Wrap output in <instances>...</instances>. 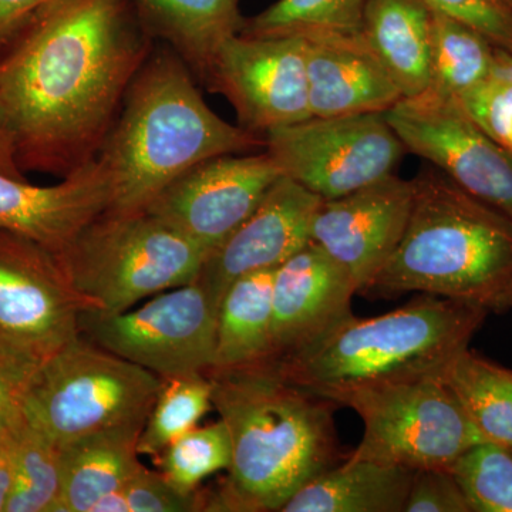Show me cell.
<instances>
[{
    "mask_svg": "<svg viewBox=\"0 0 512 512\" xmlns=\"http://www.w3.org/2000/svg\"><path fill=\"white\" fill-rule=\"evenodd\" d=\"M404 512H471V508L448 468H426L414 471Z\"/></svg>",
    "mask_w": 512,
    "mask_h": 512,
    "instance_id": "obj_35",
    "label": "cell"
},
{
    "mask_svg": "<svg viewBox=\"0 0 512 512\" xmlns=\"http://www.w3.org/2000/svg\"><path fill=\"white\" fill-rule=\"evenodd\" d=\"M384 114L407 151L512 221V154L484 133L456 100L423 93L400 100Z\"/></svg>",
    "mask_w": 512,
    "mask_h": 512,
    "instance_id": "obj_12",
    "label": "cell"
},
{
    "mask_svg": "<svg viewBox=\"0 0 512 512\" xmlns=\"http://www.w3.org/2000/svg\"><path fill=\"white\" fill-rule=\"evenodd\" d=\"M431 9L477 30L512 55V9L503 0H424Z\"/></svg>",
    "mask_w": 512,
    "mask_h": 512,
    "instance_id": "obj_34",
    "label": "cell"
},
{
    "mask_svg": "<svg viewBox=\"0 0 512 512\" xmlns=\"http://www.w3.org/2000/svg\"><path fill=\"white\" fill-rule=\"evenodd\" d=\"M13 483H15V468H13L8 441V450H6L5 456L0 460V512H5L6 510L10 494H12Z\"/></svg>",
    "mask_w": 512,
    "mask_h": 512,
    "instance_id": "obj_39",
    "label": "cell"
},
{
    "mask_svg": "<svg viewBox=\"0 0 512 512\" xmlns=\"http://www.w3.org/2000/svg\"><path fill=\"white\" fill-rule=\"evenodd\" d=\"M160 473L184 493H194L212 474L228 471L232 444L227 426L217 423L194 429L174 440L157 457Z\"/></svg>",
    "mask_w": 512,
    "mask_h": 512,
    "instance_id": "obj_30",
    "label": "cell"
},
{
    "mask_svg": "<svg viewBox=\"0 0 512 512\" xmlns=\"http://www.w3.org/2000/svg\"><path fill=\"white\" fill-rule=\"evenodd\" d=\"M302 37L312 117L386 113L403 100L362 33Z\"/></svg>",
    "mask_w": 512,
    "mask_h": 512,
    "instance_id": "obj_19",
    "label": "cell"
},
{
    "mask_svg": "<svg viewBox=\"0 0 512 512\" xmlns=\"http://www.w3.org/2000/svg\"><path fill=\"white\" fill-rule=\"evenodd\" d=\"M412 202V180L396 174L323 200L312 220L311 241L348 274L359 295L399 245Z\"/></svg>",
    "mask_w": 512,
    "mask_h": 512,
    "instance_id": "obj_15",
    "label": "cell"
},
{
    "mask_svg": "<svg viewBox=\"0 0 512 512\" xmlns=\"http://www.w3.org/2000/svg\"><path fill=\"white\" fill-rule=\"evenodd\" d=\"M8 431L0 434V460H2L3 456H5L6 450H8Z\"/></svg>",
    "mask_w": 512,
    "mask_h": 512,
    "instance_id": "obj_41",
    "label": "cell"
},
{
    "mask_svg": "<svg viewBox=\"0 0 512 512\" xmlns=\"http://www.w3.org/2000/svg\"><path fill=\"white\" fill-rule=\"evenodd\" d=\"M487 308L423 295L375 318L350 315L301 348L275 357L285 379L338 406L360 387L437 375L468 348Z\"/></svg>",
    "mask_w": 512,
    "mask_h": 512,
    "instance_id": "obj_5",
    "label": "cell"
},
{
    "mask_svg": "<svg viewBox=\"0 0 512 512\" xmlns=\"http://www.w3.org/2000/svg\"><path fill=\"white\" fill-rule=\"evenodd\" d=\"M356 285L315 242L275 268L272 356L301 348L352 315Z\"/></svg>",
    "mask_w": 512,
    "mask_h": 512,
    "instance_id": "obj_18",
    "label": "cell"
},
{
    "mask_svg": "<svg viewBox=\"0 0 512 512\" xmlns=\"http://www.w3.org/2000/svg\"><path fill=\"white\" fill-rule=\"evenodd\" d=\"M414 471L346 458L303 485L281 512H404Z\"/></svg>",
    "mask_w": 512,
    "mask_h": 512,
    "instance_id": "obj_23",
    "label": "cell"
},
{
    "mask_svg": "<svg viewBox=\"0 0 512 512\" xmlns=\"http://www.w3.org/2000/svg\"><path fill=\"white\" fill-rule=\"evenodd\" d=\"M367 0H278L264 12L245 18L239 35L308 36L360 33Z\"/></svg>",
    "mask_w": 512,
    "mask_h": 512,
    "instance_id": "obj_28",
    "label": "cell"
},
{
    "mask_svg": "<svg viewBox=\"0 0 512 512\" xmlns=\"http://www.w3.org/2000/svg\"><path fill=\"white\" fill-rule=\"evenodd\" d=\"M130 0H50L0 47V117L23 173L99 157L154 50Z\"/></svg>",
    "mask_w": 512,
    "mask_h": 512,
    "instance_id": "obj_1",
    "label": "cell"
},
{
    "mask_svg": "<svg viewBox=\"0 0 512 512\" xmlns=\"http://www.w3.org/2000/svg\"><path fill=\"white\" fill-rule=\"evenodd\" d=\"M495 50L477 30L431 9V73L424 93L437 99H460L490 79Z\"/></svg>",
    "mask_w": 512,
    "mask_h": 512,
    "instance_id": "obj_26",
    "label": "cell"
},
{
    "mask_svg": "<svg viewBox=\"0 0 512 512\" xmlns=\"http://www.w3.org/2000/svg\"><path fill=\"white\" fill-rule=\"evenodd\" d=\"M163 383L80 335L33 370L22 413L60 447L96 431L144 426Z\"/></svg>",
    "mask_w": 512,
    "mask_h": 512,
    "instance_id": "obj_7",
    "label": "cell"
},
{
    "mask_svg": "<svg viewBox=\"0 0 512 512\" xmlns=\"http://www.w3.org/2000/svg\"><path fill=\"white\" fill-rule=\"evenodd\" d=\"M121 493L127 512L204 511V495L200 488L194 493H184L160 471H150L146 467L121 488Z\"/></svg>",
    "mask_w": 512,
    "mask_h": 512,
    "instance_id": "obj_33",
    "label": "cell"
},
{
    "mask_svg": "<svg viewBox=\"0 0 512 512\" xmlns=\"http://www.w3.org/2000/svg\"><path fill=\"white\" fill-rule=\"evenodd\" d=\"M484 133L512 154V55L495 50L490 79L456 100Z\"/></svg>",
    "mask_w": 512,
    "mask_h": 512,
    "instance_id": "obj_32",
    "label": "cell"
},
{
    "mask_svg": "<svg viewBox=\"0 0 512 512\" xmlns=\"http://www.w3.org/2000/svg\"><path fill=\"white\" fill-rule=\"evenodd\" d=\"M265 150L286 177L322 200L394 174L406 147L384 113L311 117L265 134Z\"/></svg>",
    "mask_w": 512,
    "mask_h": 512,
    "instance_id": "obj_9",
    "label": "cell"
},
{
    "mask_svg": "<svg viewBox=\"0 0 512 512\" xmlns=\"http://www.w3.org/2000/svg\"><path fill=\"white\" fill-rule=\"evenodd\" d=\"M144 28L163 40L204 84L220 47L239 35L241 0H130Z\"/></svg>",
    "mask_w": 512,
    "mask_h": 512,
    "instance_id": "obj_21",
    "label": "cell"
},
{
    "mask_svg": "<svg viewBox=\"0 0 512 512\" xmlns=\"http://www.w3.org/2000/svg\"><path fill=\"white\" fill-rule=\"evenodd\" d=\"M36 363L0 349V434L22 413V400Z\"/></svg>",
    "mask_w": 512,
    "mask_h": 512,
    "instance_id": "obj_36",
    "label": "cell"
},
{
    "mask_svg": "<svg viewBox=\"0 0 512 512\" xmlns=\"http://www.w3.org/2000/svg\"><path fill=\"white\" fill-rule=\"evenodd\" d=\"M322 201L286 175L269 190L247 220L208 255L195 279L217 311L239 276L278 268L311 242L312 220Z\"/></svg>",
    "mask_w": 512,
    "mask_h": 512,
    "instance_id": "obj_16",
    "label": "cell"
},
{
    "mask_svg": "<svg viewBox=\"0 0 512 512\" xmlns=\"http://www.w3.org/2000/svg\"><path fill=\"white\" fill-rule=\"evenodd\" d=\"M205 375L232 444L224 483L202 490L205 512H281L303 485L338 464V406L288 382L275 357Z\"/></svg>",
    "mask_w": 512,
    "mask_h": 512,
    "instance_id": "obj_2",
    "label": "cell"
},
{
    "mask_svg": "<svg viewBox=\"0 0 512 512\" xmlns=\"http://www.w3.org/2000/svg\"><path fill=\"white\" fill-rule=\"evenodd\" d=\"M15 483L5 512H56L60 497V450L19 414L9 427Z\"/></svg>",
    "mask_w": 512,
    "mask_h": 512,
    "instance_id": "obj_27",
    "label": "cell"
},
{
    "mask_svg": "<svg viewBox=\"0 0 512 512\" xmlns=\"http://www.w3.org/2000/svg\"><path fill=\"white\" fill-rule=\"evenodd\" d=\"M274 272L275 269L251 272L228 286L218 306L211 369L251 365L272 356Z\"/></svg>",
    "mask_w": 512,
    "mask_h": 512,
    "instance_id": "obj_24",
    "label": "cell"
},
{
    "mask_svg": "<svg viewBox=\"0 0 512 512\" xmlns=\"http://www.w3.org/2000/svg\"><path fill=\"white\" fill-rule=\"evenodd\" d=\"M111 202L113 183L99 157L50 187L0 174V229L32 239L56 256L109 211Z\"/></svg>",
    "mask_w": 512,
    "mask_h": 512,
    "instance_id": "obj_17",
    "label": "cell"
},
{
    "mask_svg": "<svg viewBox=\"0 0 512 512\" xmlns=\"http://www.w3.org/2000/svg\"><path fill=\"white\" fill-rule=\"evenodd\" d=\"M0 174L8 175L15 180H26L25 173L16 163L12 140H10L8 128L3 123L2 117H0Z\"/></svg>",
    "mask_w": 512,
    "mask_h": 512,
    "instance_id": "obj_38",
    "label": "cell"
},
{
    "mask_svg": "<svg viewBox=\"0 0 512 512\" xmlns=\"http://www.w3.org/2000/svg\"><path fill=\"white\" fill-rule=\"evenodd\" d=\"M50 0H0V47Z\"/></svg>",
    "mask_w": 512,
    "mask_h": 512,
    "instance_id": "obj_37",
    "label": "cell"
},
{
    "mask_svg": "<svg viewBox=\"0 0 512 512\" xmlns=\"http://www.w3.org/2000/svg\"><path fill=\"white\" fill-rule=\"evenodd\" d=\"M338 406L355 410L365 427L359 446L348 456L355 460L413 471L448 468L485 441L439 373L360 387Z\"/></svg>",
    "mask_w": 512,
    "mask_h": 512,
    "instance_id": "obj_8",
    "label": "cell"
},
{
    "mask_svg": "<svg viewBox=\"0 0 512 512\" xmlns=\"http://www.w3.org/2000/svg\"><path fill=\"white\" fill-rule=\"evenodd\" d=\"M503 2L505 3V5L510 6V8L512 9V0H503Z\"/></svg>",
    "mask_w": 512,
    "mask_h": 512,
    "instance_id": "obj_42",
    "label": "cell"
},
{
    "mask_svg": "<svg viewBox=\"0 0 512 512\" xmlns=\"http://www.w3.org/2000/svg\"><path fill=\"white\" fill-rule=\"evenodd\" d=\"M143 427L96 431L60 446L62 484L56 512H92L97 501L136 477L144 468L137 448Z\"/></svg>",
    "mask_w": 512,
    "mask_h": 512,
    "instance_id": "obj_20",
    "label": "cell"
},
{
    "mask_svg": "<svg viewBox=\"0 0 512 512\" xmlns=\"http://www.w3.org/2000/svg\"><path fill=\"white\" fill-rule=\"evenodd\" d=\"M262 150L264 136L228 123L208 107L177 52L154 47L100 150L113 183L109 211H144L194 165Z\"/></svg>",
    "mask_w": 512,
    "mask_h": 512,
    "instance_id": "obj_3",
    "label": "cell"
},
{
    "mask_svg": "<svg viewBox=\"0 0 512 512\" xmlns=\"http://www.w3.org/2000/svg\"><path fill=\"white\" fill-rule=\"evenodd\" d=\"M448 470L471 512H512V451L491 441L468 448Z\"/></svg>",
    "mask_w": 512,
    "mask_h": 512,
    "instance_id": "obj_31",
    "label": "cell"
},
{
    "mask_svg": "<svg viewBox=\"0 0 512 512\" xmlns=\"http://www.w3.org/2000/svg\"><path fill=\"white\" fill-rule=\"evenodd\" d=\"M204 86L222 94L239 126L259 136L312 117L302 36H232L218 50Z\"/></svg>",
    "mask_w": 512,
    "mask_h": 512,
    "instance_id": "obj_13",
    "label": "cell"
},
{
    "mask_svg": "<svg viewBox=\"0 0 512 512\" xmlns=\"http://www.w3.org/2000/svg\"><path fill=\"white\" fill-rule=\"evenodd\" d=\"M485 441L512 451V370L466 348L439 372Z\"/></svg>",
    "mask_w": 512,
    "mask_h": 512,
    "instance_id": "obj_25",
    "label": "cell"
},
{
    "mask_svg": "<svg viewBox=\"0 0 512 512\" xmlns=\"http://www.w3.org/2000/svg\"><path fill=\"white\" fill-rule=\"evenodd\" d=\"M205 373L164 380L138 439V454L157 458L174 440L198 426L212 407Z\"/></svg>",
    "mask_w": 512,
    "mask_h": 512,
    "instance_id": "obj_29",
    "label": "cell"
},
{
    "mask_svg": "<svg viewBox=\"0 0 512 512\" xmlns=\"http://www.w3.org/2000/svg\"><path fill=\"white\" fill-rule=\"evenodd\" d=\"M208 255L146 210L106 211L57 259L93 311L120 313L148 296L191 284Z\"/></svg>",
    "mask_w": 512,
    "mask_h": 512,
    "instance_id": "obj_6",
    "label": "cell"
},
{
    "mask_svg": "<svg viewBox=\"0 0 512 512\" xmlns=\"http://www.w3.org/2000/svg\"><path fill=\"white\" fill-rule=\"evenodd\" d=\"M512 311V281L507 288L491 303L490 313H505Z\"/></svg>",
    "mask_w": 512,
    "mask_h": 512,
    "instance_id": "obj_40",
    "label": "cell"
},
{
    "mask_svg": "<svg viewBox=\"0 0 512 512\" xmlns=\"http://www.w3.org/2000/svg\"><path fill=\"white\" fill-rule=\"evenodd\" d=\"M92 303L59 259L32 239L0 229V349L42 363L80 336Z\"/></svg>",
    "mask_w": 512,
    "mask_h": 512,
    "instance_id": "obj_11",
    "label": "cell"
},
{
    "mask_svg": "<svg viewBox=\"0 0 512 512\" xmlns=\"http://www.w3.org/2000/svg\"><path fill=\"white\" fill-rule=\"evenodd\" d=\"M282 177L284 173L266 150L214 157L167 185L146 211L211 254Z\"/></svg>",
    "mask_w": 512,
    "mask_h": 512,
    "instance_id": "obj_14",
    "label": "cell"
},
{
    "mask_svg": "<svg viewBox=\"0 0 512 512\" xmlns=\"http://www.w3.org/2000/svg\"><path fill=\"white\" fill-rule=\"evenodd\" d=\"M218 311L197 281L120 313L84 311L80 335L161 379L207 373L214 365Z\"/></svg>",
    "mask_w": 512,
    "mask_h": 512,
    "instance_id": "obj_10",
    "label": "cell"
},
{
    "mask_svg": "<svg viewBox=\"0 0 512 512\" xmlns=\"http://www.w3.org/2000/svg\"><path fill=\"white\" fill-rule=\"evenodd\" d=\"M360 33L403 99L429 89L431 9L424 0H367Z\"/></svg>",
    "mask_w": 512,
    "mask_h": 512,
    "instance_id": "obj_22",
    "label": "cell"
},
{
    "mask_svg": "<svg viewBox=\"0 0 512 512\" xmlns=\"http://www.w3.org/2000/svg\"><path fill=\"white\" fill-rule=\"evenodd\" d=\"M399 245L360 291L369 299L410 292L484 306L512 281V221L430 165L412 180Z\"/></svg>",
    "mask_w": 512,
    "mask_h": 512,
    "instance_id": "obj_4",
    "label": "cell"
}]
</instances>
